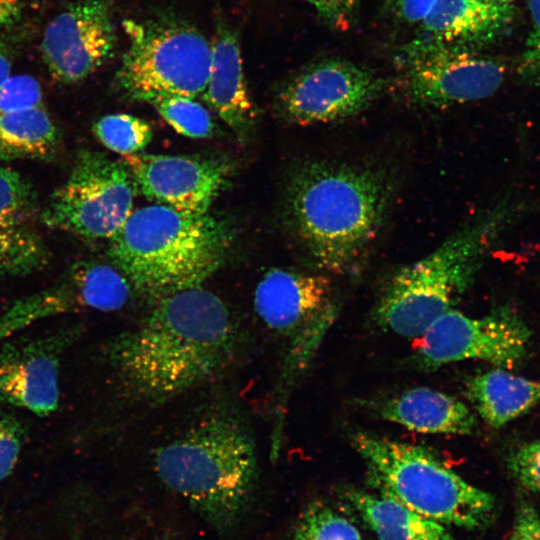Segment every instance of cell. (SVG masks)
<instances>
[{
    "label": "cell",
    "instance_id": "6da1fadb",
    "mask_svg": "<svg viewBox=\"0 0 540 540\" xmlns=\"http://www.w3.org/2000/svg\"><path fill=\"white\" fill-rule=\"evenodd\" d=\"M239 346L230 310L199 286L156 301L136 325L104 344L102 358L122 398L155 407L219 375Z\"/></svg>",
    "mask_w": 540,
    "mask_h": 540
},
{
    "label": "cell",
    "instance_id": "7a4b0ae2",
    "mask_svg": "<svg viewBox=\"0 0 540 540\" xmlns=\"http://www.w3.org/2000/svg\"><path fill=\"white\" fill-rule=\"evenodd\" d=\"M392 181L376 166L306 161L286 191L290 226L312 265L323 272L354 271L383 227Z\"/></svg>",
    "mask_w": 540,
    "mask_h": 540
},
{
    "label": "cell",
    "instance_id": "3957f363",
    "mask_svg": "<svg viewBox=\"0 0 540 540\" xmlns=\"http://www.w3.org/2000/svg\"><path fill=\"white\" fill-rule=\"evenodd\" d=\"M154 468L162 483L204 520L230 528L255 490L257 448L245 420L231 408H215L158 447Z\"/></svg>",
    "mask_w": 540,
    "mask_h": 540
},
{
    "label": "cell",
    "instance_id": "277c9868",
    "mask_svg": "<svg viewBox=\"0 0 540 540\" xmlns=\"http://www.w3.org/2000/svg\"><path fill=\"white\" fill-rule=\"evenodd\" d=\"M230 242L227 225L208 213L156 203L132 211L107 253L133 288L158 301L202 286L223 264Z\"/></svg>",
    "mask_w": 540,
    "mask_h": 540
},
{
    "label": "cell",
    "instance_id": "5b68a950",
    "mask_svg": "<svg viewBox=\"0 0 540 540\" xmlns=\"http://www.w3.org/2000/svg\"><path fill=\"white\" fill-rule=\"evenodd\" d=\"M525 209L520 201L504 198L430 254L400 268L379 295L376 323L396 335L420 338L453 309L493 244Z\"/></svg>",
    "mask_w": 540,
    "mask_h": 540
},
{
    "label": "cell",
    "instance_id": "8992f818",
    "mask_svg": "<svg viewBox=\"0 0 540 540\" xmlns=\"http://www.w3.org/2000/svg\"><path fill=\"white\" fill-rule=\"evenodd\" d=\"M380 492L445 526L489 523L494 497L442 463L427 449L365 432L352 438Z\"/></svg>",
    "mask_w": 540,
    "mask_h": 540
},
{
    "label": "cell",
    "instance_id": "52a82bcc",
    "mask_svg": "<svg viewBox=\"0 0 540 540\" xmlns=\"http://www.w3.org/2000/svg\"><path fill=\"white\" fill-rule=\"evenodd\" d=\"M129 44L116 73L125 96L149 102L155 97L202 95L210 73L211 43L181 20L161 18L123 23Z\"/></svg>",
    "mask_w": 540,
    "mask_h": 540
},
{
    "label": "cell",
    "instance_id": "ba28073f",
    "mask_svg": "<svg viewBox=\"0 0 540 540\" xmlns=\"http://www.w3.org/2000/svg\"><path fill=\"white\" fill-rule=\"evenodd\" d=\"M134 191L122 161L82 149L40 211V222L88 240L110 239L132 213Z\"/></svg>",
    "mask_w": 540,
    "mask_h": 540
},
{
    "label": "cell",
    "instance_id": "9c48e42d",
    "mask_svg": "<svg viewBox=\"0 0 540 540\" xmlns=\"http://www.w3.org/2000/svg\"><path fill=\"white\" fill-rule=\"evenodd\" d=\"M396 64L406 99L431 109L488 98L505 78V66L497 59L422 36L400 50Z\"/></svg>",
    "mask_w": 540,
    "mask_h": 540
},
{
    "label": "cell",
    "instance_id": "30bf717a",
    "mask_svg": "<svg viewBox=\"0 0 540 540\" xmlns=\"http://www.w3.org/2000/svg\"><path fill=\"white\" fill-rule=\"evenodd\" d=\"M530 336L528 326L507 307L481 318L451 309L420 337L415 359L430 370L468 359L511 368L526 355Z\"/></svg>",
    "mask_w": 540,
    "mask_h": 540
},
{
    "label": "cell",
    "instance_id": "8fae6325",
    "mask_svg": "<svg viewBox=\"0 0 540 540\" xmlns=\"http://www.w3.org/2000/svg\"><path fill=\"white\" fill-rule=\"evenodd\" d=\"M383 87L379 77L351 61L323 59L284 85L277 107L285 120L296 125L331 123L367 109Z\"/></svg>",
    "mask_w": 540,
    "mask_h": 540
},
{
    "label": "cell",
    "instance_id": "7c38bea8",
    "mask_svg": "<svg viewBox=\"0 0 540 540\" xmlns=\"http://www.w3.org/2000/svg\"><path fill=\"white\" fill-rule=\"evenodd\" d=\"M84 325L70 323L36 335L0 342V403L38 417L54 413L60 401L62 358L82 336Z\"/></svg>",
    "mask_w": 540,
    "mask_h": 540
},
{
    "label": "cell",
    "instance_id": "4fadbf2b",
    "mask_svg": "<svg viewBox=\"0 0 540 540\" xmlns=\"http://www.w3.org/2000/svg\"><path fill=\"white\" fill-rule=\"evenodd\" d=\"M131 287L115 266L77 261L51 285L15 300L0 314V342L46 318L83 309L120 310L129 300Z\"/></svg>",
    "mask_w": 540,
    "mask_h": 540
},
{
    "label": "cell",
    "instance_id": "5bb4252c",
    "mask_svg": "<svg viewBox=\"0 0 540 540\" xmlns=\"http://www.w3.org/2000/svg\"><path fill=\"white\" fill-rule=\"evenodd\" d=\"M115 30L106 0H80L55 16L44 30L42 58L60 83L79 82L112 55Z\"/></svg>",
    "mask_w": 540,
    "mask_h": 540
},
{
    "label": "cell",
    "instance_id": "9a60e30c",
    "mask_svg": "<svg viewBox=\"0 0 540 540\" xmlns=\"http://www.w3.org/2000/svg\"><path fill=\"white\" fill-rule=\"evenodd\" d=\"M135 190L157 204L205 214L229 175L224 161L193 156L135 153L121 160Z\"/></svg>",
    "mask_w": 540,
    "mask_h": 540
},
{
    "label": "cell",
    "instance_id": "2e32d148",
    "mask_svg": "<svg viewBox=\"0 0 540 540\" xmlns=\"http://www.w3.org/2000/svg\"><path fill=\"white\" fill-rule=\"evenodd\" d=\"M40 210L32 184L0 164V280L44 269L51 254L38 229Z\"/></svg>",
    "mask_w": 540,
    "mask_h": 540
},
{
    "label": "cell",
    "instance_id": "e0dca14e",
    "mask_svg": "<svg viewBox=\"0 0 540 540\" xmlns=\"http://www.w3.org/2000/svg\"><path fill=\"white\" fill-rule=\"evenodd\" d=\"M337 305L325 275L273 268L258 282L254 307L273 331L295 334L326 310Z\"/></svg>",
    "mask_w": 540,
    "mask_h": 540
},
{
    "label": "cell",
    "instance_id": "ac0fdd59",
    "mask_svg": "<svg viewBox=\"0 0 540 540\" xmlns=\"http://www.w3.org/2000/svg\"><path fill=\"white\" fill-rule=\"evenodd\" d=\"M512 16V3L437 0L419 24V36L475 49L498 37L510 24Z\"/></svg>",
    "mask_w": 540,
    "mask_h": 540
},
{
    "label": "cell",
    "instance_id": "d6986e66",
    "mask_svg": "<svg viewBox=\"0 0 540 540\" xmlns=\"http://www.w3.org/2000/svg\"><path fill=\"white\" fill-rule=\"evenodd\" d=\"M207 104L240 137L254 123L256 112L248 95L236 35L219 26L211 43V66L203 92Z\"/></svg>",
    "mask_w": 540,
    "mask_h": 540
},
{
    "label": "cell",
    "instance_id": "ffe728a7",
    "mask_svg": "<svg viewBox=\"0 0 540 540\" xmlns=\"http://www.w3.org/2000/svg\"><path fill=\"white\" fill-rule=\"evenodd\" d=\"M380 416L408 430L445 435H468L476 427L469 408L444 392L417 387L384 402Z\"/></svg>",
    "mask_w": 540,
    "mask_h": 540
},
{
    "label": "cell",
    "instance_id": "44dd1931",
    "mask_svg": "<svg viewBox=\"0 0 540 540\" xmlns=\"http://www.w3.org/2000/svg\"><path fill=\"white\" fill-rule=\"evenodd\" d=\"M345 497L378 540H453L445 525L383 492L350 489Z\"/></svg>",
    "mask_w": 540,
    "mask_h": 540
},
{
    "label": "cell",
    "instance_id": "7402d4cb",
    "mask_svg": "<svg viewBox=\"0 0 540 540\" xmlns=\"http://www.w3.org/2000/svg\"><path fill=\"white\" fill-rule=\"evenodd\" d=\"M465 393L481 418L498 428L540 401V383L494 369L471 378Z\"/></svg>",
    "mask_w": 540,
    "mask_h": 540
},
{
    "label": "cell",
    "instance_id": "603a6c76",
    "mask_svg": "<svg viewBox=\"0 0 540 540\" xmlns=\"http://www.w3.org/2000/svg\"><path fill=\"white\" fill-rule=\"evenodd\" d=\"M60 135L44 106L0 113V159L48 160Z\"/></svg>",
    "mask_w": 540,
    "mask_h": 540
},
{
    "label": "cell",
    "instance_id": "cb8c5ba5",
    "mask_svg": "<svg viewBox=\"0 0 540 540\" xmlns=\"http://www.w3.org/2000/svg\"><path fill=\"white\" fill-rule=\"evenodd\" d=\"M97 139L109 150L122 156L138 153L152 140L150 125L130 114H109L93 125Z\"/></svg>",
    "mask_w": 540,
    "mask_h": 540
},
{
    "label": "cell",
    "instance_id": "d4e9b609",
    "mask_svg": "<svg viewBox=\"0 0 540 540\" xmlns=\"http://www.w3.org/2000/svg\"><path fill=\"white\" fill-rule=\"evenodd\" d=\"M291 540H365L357 527L329 505L317 502L300 517Z\"/></svg>",
    "mask_w": 540,
    "mask_h": 540
},
{
    "label": "cell",
    "instance_id": "484cf974",
    "mask_svg": "<svg viewBox=\"0 0 540 540\" xmlns=\"http://www.w3.org/2000/svg\"><path fill=\"white\" fill-rule=\"evenodd\" d=\"M178 133L191 138L212 135L214 124L208 110L194 98L166 95L148 102Z\"/></svg>",
    "mask_w": 540,
    "mask_h": 540
},
{
    "label": "cell",
    "instance_id": "4316f807",
    "mask_svg": "<svg viewBox=\"0 0 540 540\" xmlns=\"http://www.w3.org/2000/svg\"><path fill=\"white\" fill-rule=\"evenodd\" d=\"M27 436V429L11 410L0 409V483L13 471Z\"/></svg>",
    "mask_w": 540,
    "mask_h": 540
},
{
    "label": "cell",
    "instance_id": "83f0119b",
    "mask_svg": "<svg viewBox=\"0 0 540 540\" xmlns=\"http://www.w3.org/2000/svg\"><path fill=\"white\" fill-rule=\"evenodd\" d=\"M43 106L39 82L29 75L9 76L0 85V113Z\"/></svg>",
    "mask_w": 540,
    "mask_h": 540
},
{
    "label": "cell",
    "instance_id": "f1b7e54d",
    "mask_svg": "<svg viewBox=\"0 0 540 540\" xmlns=\"http://www.w3.org/2000/svg\"><path fill=\"white\" fill-rule=\"evenodd\" d=\"M531 28L521 53L518 72L532 83H540V0H527Z\"/></svg>",
    "mask_w": 540,
    "mask_h": 540
},
{
    "label": "cell",
    "instance_id": "f546056e",
    "mask_svg": "<svg viewBox=\"0 0 540 540\" xmlns=\"http://www.w3.org/2000/svg\"><path fill=\"white\" fill-rule=\"evenodd\" d=\"M513 475L530 490L540 493V441L520 446L509 457Z\"/></svg>",
    "mask_w": 540,
    "mask_h": 540
},
{
    "label": "cell",
    "instance_id": "4dcf8cb0",
    "mask_svg": "<svg viewBox=\"0 0 540 540\" xmlns=\"http://www.w3.org/2000/svg\"><path fill=\"white\" fill-rule=\"evenodd\" d=\"M320 18L335 29H346L358 7L360 0H305Z\"/></svg>",
    "mask_w": 540,
    "mask_h": 540
},
{
    "label": "cell",
    "instance_id": "1f68e13d",
    "mask_svg": "<svg viewBox=\"0 0 540 540\" xmlns=\"http://www.w3.org/2000/svg\"><path fill=\"white\" fill-rule=\"evenodd\" d=\"M436 2L437 0H387V8L397 21L419 25Z\"/></svg>",
    "mask_w": 540,
    "mask_h": 540
},
{
    "label": "cell",
    "instance_id": "d6a6232c",
    "mask_svg": "<svg viewBox=\"0 0 540 540\" xmlns=\"http://www.w3.org/2000/svg\"><path fill=\"white\" fill-rule=\"evenodd\" d=\"M510 540H540V518L531 505L518 511Z\"/></svg>",
    "mask_w": 540,
    "mask_h": 540
},
{
    "label": "cell",
    "instance_id": "836d02e7",
    "mask_svg": "<svg viewBox=\"0 0 540 540\" xmlns=\"http://www.w3.org/2000/svg\"><path fill=\"white\" fill-rule=\"evenodd\" d=\"M20 13L19 0H0V28L16 21Z\"/></svg>",
    "mask_w": 540,
    "mask_h": 540
},
{
    "label": "cell",
    "instance_id": "e575fe53",
    "mask_svg": "<svg viewBox=\"0 0 540 540\" xmlns=\"http://www.w3.org/2000/svg\"><path fill=\"white\" fill-rule=\"evenodd\" d=\"M11 54L6 43L0 41V85L10 76Z\"/></svg>",
    "mask_w": 540,
    "mask_h": 540
},
{
    "label": "cell",
    "instance_id": "d590c367",
    "mask_svg": "<svg viewBox=\"0 0 540 540\" xmlns=\"http://www.w3.org/2000/svg\"><path fill=\"white\" fill-rule=\"evenodd\" d=\"M484 1H493V2L512 3V1H513V0H484Z\"/></svg>",
    "mask_w": 540,
    "mask_h": 540
},
{
    "label": "cell",
    "instance_id": "8d00e7d4",
    "mask_svg": "<svg viewBox=\"0 0 540 540\" xmlns=\"http://www.w3.org/2000/svg\"><path fill=\"white\" fill-rule=\"evenodd\" d=\"M1 530H2V527H1V525H0V537H1Z\"/></svg>",
    "mask_w": 540,
    "mask_h": 540
}]
</instances>
